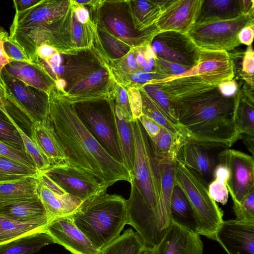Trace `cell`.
<instances>
[{
  "label": "cell",
  "mask_w": 254,
  "mask_h": 254,
  "mask_svg": "<svg viewBox=\"0 0 254 254\" xmlns=\"http://www.w3.org/2000/svg\"><path fill=\"white\" fill-rule=\"evenodd\" d=\"M49 117L71 166L107 188L119 181L132 183L126 167L111 156L79 118L73 104L54 86L49 94Z\"/></svg>",
  "instance_id": "obj_1"
},
{
  "label": "cell",
  "mask_w": 254,
  "mask_h": 254,
  "mask_svg": "<svg viewBox=\"0 0 254 254\" xmlns=\"http://www.w3.org/2000/svg\"><path fill=\"white\" fill-rule=\"evenodd\" d=\"M173 103L189 141L208 149L229 148L240 139L235 121L236 95L224 97L216 86Z\"/></svg>",
  "instance_id": "obj_2"
},
{
  "label": "cell",
  "mask_w": 254,
  "mask_h": 254,
  "mask_svg": "<svg viewBox=\"0 0 254 254\" xmlns=\"http://www.w3.org/2000/svg\"><path fill=\"white\" fill-rule=\"evenodd\" d=\"M71 216L99 251L119 237L127 224V200L104 191L83 201Z\"/></svg>",
  "instance_id": "obj_3"
},
{
  "label": "cell",
  "mask_w": 254,
  "mask_h": 254,
  "mask_svg": "<svg viewBox=\"0 0 254 254\" xmlns=\"http://www.w3.org/2000/svg\"><path fill=\"white\" fill-rule=\"evenodd\" d=\"M134 158L132 183L150 212L160 233L165 228L160 211L161 177L160 165L150 138L138 119L133 120Z\"/></svg>",
  "instance_id": "obj_4"
},
{
  "label": "cell",
  "mask_w": 254,
  "mask_h": 254,
  "mask_svg": "<svg viewBox=\"0 0 254 254\" xmlns=\"http://www.w3.org/2000/svg\"><path fill=\"white\" fill-rule=\"evenodd\" d=\"M174 168L175 183L189 202L196 233L215 240V234L224 221L223 212L210 196L204 177L176 158Z\"/></svg>",
  "instance_id": "obj_5"
},
{
  "label": "cell",
  "mask_w": 254,
  "mask_h": 254,
  "mask_svg": "<svg viewBox=\"0 0 254 254\" xmlns=\"http://www.w3.org/2000/svg\"><path fill=\"white\" fill-rule=\"evenodd\" d=\"M91 20L131 48L150 45L160 32L154 24L142 31L135 30L127 0H94L90 5Z\"/></svg>",
  "instance_id": "obj_6"
},
{
  "label": "cell",
  "mask_w": 254,
  "mask_h": 254,
  "mask_svg": "<svg viewBox=\"0 0 254 254\" xmlns=\"http://www.w3.org/2000/svg\"><path fill=\"white\" fill-rule=\"evenodd\" d=\"M73 105L88 130L111 156L125 165L114 116L108 99Z\"/></svg>",
  "instance_id": "obj_7"
},
{
  "label": "cell",
  "mask_w": 254,
  "mask_h": 254,
  "mask_svg": "<svg viewBox=\"0 0 254 254\" xmlns=\"http://www.w3.org/2000/svg\"><path fill=\"white\" fill-rule=\"evenodd\" d=\"M254 21L242 14L231 20L195 23L187 34L200 49L228 52L240 45L239 32Z\"/></svg>",
  "instance_id": "obj_8"
},
{
  "label": "cell",
  "mask_w": 254,
  "mask_h": 254,
  "mask_svg": "<svg viewBox=\"0 0 254 254\" xmlns=\"http://www.w3.org/2000/svg\"><path fill=\"white\" fill-rule=\"evenodd\" d=\"M62 60L59 65H48L38 63L55 82L65 81L64 95L74 85L103 66H108L91 49L60 52Z\"/></svg>",
  "instance_id": "obj_9"
},
{
  "label": "cell",
  "mask_w": 254,
  "mask_h": 254,
  "mask_svg": "<svg viewBox=\"0 0 254 254\" xmlns=\"http://www.w3.org/2000/svg\"><path fill=\"white\" fill-rule=\"evenodd\" d=\"M150 46L157 58L191 68L198 63L200 48L187 34L160 31Z\"/></svg>",
  "instance_id": "obj_10"
},
{
  "label": "cell",
  "mask_w": 254,
  "mask_h": 254,
  "mask_svg": "<svg viewBox=\"0 0 254 254\" xmlns=\"http://www.w3.org/2000/svg\"><path fill=\"white\" fill-rule=\"evenodd\" d=\"M219 163L225 165L229 172L226 186L232 200L240 202L254 189V159L240 150L226 149L218 155Z\"/></svg>",
  "instance_id": "obj_11"
},
{
  "label": "cell",
  "mask_w": 254,
  "mask_h": 254,
  "mask_svg": "<svg viewBox=\"0 0 254 254\" xmlns=\"http://www.w3.org/2000/svg\"><path fill=\"white\" fill-rule=\"evenodd\" d=\"M42 173L67 193L83 201L108 188L92 176L69 164L52 166Z\"/></svg>",
  "instance_id": "obj_12"
},
{
  "label": "cell",
  "mask_w": 254,
  "mask_h": 254,
  "mask_svg": "<svg viewBox=\"0 0 254 254\" xmlns=\"http://www.w3.org/2000/svg\"><path fill=\"white\" fill-rule=\"evenodd\" d=\"M2 77L6 91L11 94L25 111L32 123L49 115V97L46 92L28 85L3 69Z\"/></svg>",
  "instance_id": "obj_13"
},
{
  "label": "cell",
  "mask_w": 254,
  "mask_h": 254,
  "mask_svg": "<svg viewBox=\"0 0 254 254\" xmlns=\"http://www.w3.org/2000/svg\"><path fill=\"white\" fill-rule=\"evenodd\" d=\"M153 254H202L203 244L196 232L172 220Z\"/></svg>",
  "instance_id": "obj_14"
},
{
  "label": "cell",
  "mask_w": 254,
  "mask_h": 254,
  "mask_svg": "<svg viewBox=\"0 0 254 254\" xmlns=\"http://www.w3.org/2000/svg\"><path fill=\"white\" fill-rule=\"evenodd\" d=\"M45 231L55 243L62 245L72 254H97L99 251L76 226L71 215L52 219Z\"/></svg>",
  "instance_id": "obj_15"
},
{
  "label": "cell",
  "mask_w": 254,
  "mask_h": 254,
  "mask_svg": "<svg viewBox=\"0 0 254 254\" xmlns=\"http://www.w3.org/2000/svg\"><path fill=\"white\" fill-rule=\"evenodd\" d=\"M215 240L228 254H254V222L224 220Z\"/></svg>",
  "instance_id": "obj_16"
},
{
  "label": "cell",
  "mask_w": 254,
  "mask_h": 254,
  "mask_svg": "<svg viewBox=\"0 0 254 254\" xmlns=\"http://www.w3.org/2000/svg\"><path fill=\"white\" fill-rule=\"evenodd\" d=\"M203 0H172L156 23L160 31L187 34L196 22Z\"/></svg>",
  "instance_id": "obj_17"
},
{
  "label": "cell",
  "mask_w": 254,
  "mask_h": 254,
  "mask_svg": "<svg viewBox=\"0 0 254 254\" xmlns=\"http://www.w3.org/2000/svg\"><path fill=\"white\" fill-rule=\"evenodd\" d=\"M194 67L195 75L211 85L218 86L235 76L232 60L225 51L200 49L198 63Z\"/></svg>",
  "instance_id": "obj_18"
},
{
  "label": "cell",
  "mask_w": 254,
  "mask_h": 254,
  "mask_svg": "<svg viewBox=\"0 0 254 254\" xmlns=\"http://www.w3.org/2000/svg\"><path fill=\"white\" fill-rule=\"evenodd\" d=\"M114 82L109 67L103 66L72 87L64 95L72 104L108 99Z\"/></svg>",
  "instance_id": "obj_19"
},
{
  "label": "cell",
  "mask_w": 254,
  "mask_h": 254,
  "mask_svg": "<svg viewBox=\"0 0 254 254\" xmlns=\"http://www.w3.org/2000/svg\"><path fill=\"white\" fill-rule=\"evenodd\" d=\"M70 9V0H42L24 11L15 12L9 30L60 21L66 16Z\"/></svg>",
  "instance_id": "obj_20"
},
{
  "label": "cell",
  "mask_w": 254,
  "mask_h": 254,
  "mask_svg": "<svg viewBox=\"0 0 254 254\" xmlns=\"http://www.w3.org/2000/svg\"><path fill=\"white\" fill-rule=\"evenodd\" d=\"M30 137L48 158L52 166L68 164L49 115L45 119L31 124Z\"/></svg>",
  "instance_id": "obj_21"
},
{
  "label": "cell",
  "mask_w": 254,
  "mask_h": 254,
  "mask_svg": "<svg viewBox=\"0 0 254 254\" xmlns=\"http://www.w3.org/2000/svg\"><path fill=\"white\" fill-rule=\"evenodd\" d=\"M147 84H156L172 102L217 86L205 83L196 75L182 76L169 80H152Z\"/></svg>",
  "instance_id": "obj_22"
},
{
  "label": "cell",
  "mask_w": 254,
  "mask_h": 254,
  "mask_svg": "<svg viewBox=\"0 0 254 254\" xmlns=\"http://www.w3.org/2000/svg\"><path fill=\"white\" fill-rule=\"evenodd\" d=\"M108 100L111 107L115 121L118 138L124 160V164L132 177L134 158V139L132 121L125 117L112 93Z\"/></svg>",
  "instance_id": "obj_23"
},
{
  "label": "cell",
  "mask_w": 254,
  "mask_h": 254,
  "mask_svg": "<svg viewBox=\"0 0 254 254\" xmlns=\"http://www.w3.org/2000/svg\"><path fill=\"white\" fill-rule=\"evenodd\" d=\"M38 194L51 220L72 214L83 201L68 193L59 194L45 185L38 177Z\"/></svg>",
  "instance_id": "obj_24"
},
{
  "label": "cell",
  "mask_w": 254,
  "mask_h": 254,
  "mask_svg": "<svg viewBox=\"0 0 254 254\" xmlns=\"http://www.w3.org/2000/svg\"><path fill=\"white\" fill-rule=\"evenodd\" d=\"M3 69L25 84L48 94L54 86L53 80L37 63L14 61L5 65Z\"/></svg>",
  "instance_id": "obj_25"
},
{
  "label": "cell",
  "mask_w": 254,
  "mask_h": 254,
  "mask_svg": "<svg viewBox=\"0 0 254 254\" xmlns=\"http://www.w3.org/2000/svg\"><path fill=\"white\" fill-rule=\"evenodd\" d=\"M171 0H127L134 29L142 31L155 24Z\"/></svg>",
  "instance_id": "obj_26"
},
{
  "label": "cell",
  "mask_w": 254,
  "mask_h": 254,
  "mask_svg": "<svg viewBox=\"0 0 254 254\" xmlns=\"http://www.w3.org/2000/svg\"><path fill=\"white\" fill-rule=\"evenodd\" d=\"M176 158L202 177L212 174L216 165L214 157L203 148L186 139L182 142Z\"/></svg>",
  "instance_id": "obj_27"
},
{
  "label": "cell",
  "mask_w": 254,
  "mask_h": 254,
  "mask_svg": "<svg viewBox=\"0 0 254 254\" xmlns=\"http://www.w3.org/2000/svg\"><path fill=\"white\" fill-rule=\"evenodd\" d=\"M38 197V177L0 183V207Z\"/></svg>",
  "instance_id": "obj_28"
},
{
  "label": "cell",
  "mask_w": 254,
  "mask_h": 254,
  "mask_svg": "<svg viewBox=\"0 0 254 254\" xmlns=\"http://www.w3.org/2000/svg\"><path fill=\"white\" fill-rule=\"evenodd\" d=\"M241 15L240 0H203L195 23L231 20Z\"/></svg>",
  "instance_id": "obj_29"
},
{
  "label": "cell",
  "mask_w": 254,
  "mask_h": 254,
  "mask_svg": "<svg viewBox=\"0 0 254 254\" xmlns=\"http://www.w3.org/2000/svg\"><path fill=\"white\" fill-rule=\"evenodd\" d=\"M0 216L22 223L47 218L50 220L39 197L0 207Z\"/></svg>",
  "instance_id": "obj_30"
},
{
  "label": "cell",
  "mask_w": 254,
  "mask_h": 254,
  "mask_svg": "<svg viewBox=\"0 0 254 254\" xmlns=\"http://www.w3.org/2000/svg\"><path fill=\"white\" fill-rule=\"evenodd\" d=\"M53 243L55 241L45 229L0 245V254H31Z\"/></svg>",
  "instance_id": "obj_31"
},
{
  "label": "cell",
  "mask_w": 254,
  "mask_h": 254,
  "mask_svg": "<svg viewBox=\"0 0 254 254\" xmlns=\"http://www.w3.org/2000/svg\"><path fill=\"white\" fill-rule=\"evenodd\" d=\"M49 219L22 223L11 220L0 216V245L27 234L45 229Z\"/></svg>",
  "instance_id": "obj_32"
},
{
  "label": "cell",
  "mask_w": 254,
  "mask_h": 254,
  "mask_svg": "<svg viewBox=\"0 0 254 254\" xmlns=\"http://www.w3.org/2000/svg\"><path fill=\"white\" fill-rule=\"evenodd\" d=\"M149 138L158 161L174 160L182 142L186 139L183 135L174 134L163 127L156 136Z\"/></svg>",
  "instance_id": "obj_33"
},
{
  "label": "cell",
  "mask_w": 254,
  "mask_h": 254,
  "mask_svg": "<svg viewBox=\"0 0 254 254\" xmlns=\"http://www.w3.org/2000/svg\"><path fill=\"white\" fill-rule=\"evenodd\" d=\"M235 121L240 136H254V99L245 96L240 87L236 94Z\"/></svg>",
  "instance_id": "obj_34"
},
{
  "label": "cell",
  "mask_w": 254,
  "mask_h": 254,
  "mask_svg": "<svg viewBox=\"0 0 254 254\" xmlns=\"http://www.w3.org/2000/svg\"><path fill=\"white\" fill-rule=\"evenodd\" d=\"M170 210L172 220L196 232L195 222L189 202L176 183L171 195Z\"/></svg>",
  "instance_id": "obj_35"
},
{
  "label": "cell",
  "mask_w": 254,
  "mask_h": 254,
  "mask_svg": "<svg viewBox=\"0 0 254 254\" xmlns=\"http://www.w3.org/2000/svg\"><path fill=\"white\" fill-rule=\"evenodd\" d=\"M144 244L138 234L129 228L97 254H138Z\"/></svg>",
  "instance_id": "obj_36"
},
{
  "label": "cell",
  "mask_w": 254,
  "mask_h": 254,
  "mask_svg": "<svg viewBox=\"0 0 254 254\" xmlns=\"http://www.w3.org/2000/svg\"><path fill=\"white\" fill-rule=\"evenodd\" d=\"M41 172L0 154V183L29 177H38Z\"/></svg>",
  "instance_id": "obj_37"
},
{
  "label": "cell",
  "mask_w": 254,
  "mask_h": 254,
  "mask_svg": "<svg viewBox=\"0 0 254 254\" xmlns=\"http://www.w3.org/2000/svg\"><path fill=\"white\" fill-rule=\"evenodd\" d=\"M96 26L103 48L110 61L123 58L133 49L111 34L105 28Z\"/></svg>",
  "instance_id": "obj_38"
},
{
  "label": "cell",
  "mask_w": 254,
  "mask_h": 254,
  "mask_svg": "<svg viewBox=\"0 0 254 254\" xmlns=\"http://www.w3.org/2000/svg\"><path fill=\"white\" fill-rule=\"evenodd\" d=\"M0 140L15 149L25 151L21 136L10 119L4 102L0 104Z\"/></svg>",
  "instance_id": "obj_39"
},
{
  "label": "cell",
  "mask_w": 254,
  "mask_h": 254,
  "mask_svg": "<svg viewBox=\"0 0 254 254\" xmlns=\"http://www.w3.org/2000/svg\"><path fill=\"white\" fill-rule=\"evenodd\" d=\"M138 89L142 98L143 114L150 118L161 127L170 132L174 134H180L185 136L182 129L169 121L144 91L141 88Z\"/></svg>",
  "instance_id": "obj_40"
},
{
  "label": "cell",
  "mask_w": 254,
  "mask_h": 254,
  "mask_svg": "<svg viewBox=\"0 0 254 254\" xmlns=\"http://www.w3.org/2000/svg\"><path fill=\"white\" fill-rule=\"evenodd\" d=\"M142 89L156 106L164 113L169 121L180 127L177 120L174 104L156 84H147L140 87Z\"/></svg>",
  "instance_id": "obj_41"
},
{
  "label": "cell",
  "mask_w": 254,
  "mask_h": 254,
  "mask_svg": "<svg viewBox=\"0 0 254 254\" xmlns=\"http://www.w3.org/2000/svg\"><path fill=\"white\" fill-rule=\"evenodd\" d=\"M9 118L21 136L26 153L34 162L37 169L42 172L49 169L52 165L48 158L30 137L16 124L10 115Z\"/></svg>",
  "instance_id": "obj_42"
},
{
  "label": "cell",
  "mask_w": 254,
  "mask_h": 254,
  "mask_svg": "<svg viewBox=\"0 0 254 254\" xmlns=\"http://www.w3.org/2000/svg\"><path fill=\"white\" fill-rule=\"evenodd\" d=\"M232 201L235 219L244 222H254V189L251 190L240 202Z\"/></svg>",
  "instance_id": "obj_43"
},
{
  "label": "cell",
  "mask_w": 254,
  "mask_h": 254,
  "mask_svg": "<svg viewBox=\"0 0 254 254\" xmlns=\"http://www.w3.org/2000/svg\"><path fill=\"white\" fill-rule=\"evenodd\" d=\"M155 68L156 73L161 77V79L168 80L178 77L191 67L157 57Z\"/></svg>",
  "instance_id": "obj_44"
},
{
  "label": "cell",
  "mask_w": 254,
  "mask_h": 254,
  "mask_svg": "<svg viewBox=\"0 0 254 254\" xmlns=\"http://www.w3.org/2000/svg\"><path fill=\"white\" fill-rule=\"evenodd\" d=\"M254 52L252 45L248 46L243 58L240 72L236 79H241L254 87Z\"/></svg>",
  "instance_id": "obj_45"
},
{
  "label": "cell",
  "mask_w": 254,
  "mask_h": 254,
  "mask_svg": "<svg viewBox=\"0 0 254 254\" xmlns=\"http://www.w3.org/2000/svg\"><path fill=\"white\" fill-rule=\"evenodd\" d=\"M0 154L31 168H36L25 151L17 150L0 140Z\"/></svg>",
  "instance_id": "obj_46"
},
{
  "label": "cell",
  "mask_w": 254,
  "mask_h": 254,
  "mask_svg": "<svg viewBox=\"0 0 254 254\" xmlns=\"http://www.w3.org/2000/svg\"><path fill=\"white\" fill-rule=\"evenodd\" d=\"M208 190L210 196L214 201L222 205L227 203L229 191L225 182L219 178H214L208 186Z\"/></svg>",
  "instance_id": "obj_47"
},
{
  "label": "cell",
  "mask_w": 254,
  "mask_h": 254,
  "mask_svg": "<svg viewBox=\"0 0 254 254\" xmlns=\"http://www.w3.org/2000/svg\"><path fill=\"white\" fill-rule=\"evenodd\" d=\"M133 120L138 119L142 113L141 95L138 88L129 87L126 89Z\"/></svg>",
  "instance_id": "obj_48"
},
{
  "label": "cell",
  "mask_w": 254,
  "mask_h": 254,
  "mask_svg": "<svg viewBox=\"0 0 254 254\" xmlns=\"http://www.w3.org/2000/svg\"><path fill=\"white\" fill-rule=\"evenodd\" d=\"M112 93L125 117L130 120H133L126 89L114 81Z\"/></svg>",
  "instance_id": "obj_49"
},
{
  "label": "cell",
  "mask_w": 254,
  "mask_h": 254,
  "mask_svg": "<svg viewBox=\"0 0 254 254\" xmlns=\"http://www.w3.org/2000/svg\"><path fill=\"white\" fill-rule=\"evenodd\" d=\"M3 47L6 55L14 61L31 62L22 50L10 39L9 36L5 38Z\"/></svg>",
  "instance_id": "obj_50"
},
{
  "label": "cell",
  "mask_w": 254,
  "mask_h": 254,
  "mask_svg": "<svg viewBox=\"0 0 254 254\" xmlns=\"http://www.w3.org/2000/svg\"><path fill=\"white\" fill-rule=\"evenodd\" d=\"M9 36L7 31L0 27V87L6 91L4 83L2 77V71L5 65L14 60L6 55L4 50L3 42L5 38Z\"/></svg>",
  "instance_id": "obj_51"
},
{
  "label": "cell",
  "mask_w": 254,
  "mask_h": 254,
  "mask_svg": "<svg viewBox=\"0 0 254 254\" xmlns=\"http://www.w3.org/2000/svg\"><path fill=\"white\" fill-rule=\"evenodd\" d=\"M138 120L149 138L156 136L162 127L152 119L143 114Z\"/></svg>",
  "instance_id": "obj_52"
},
{
  "label": "cell",
  "mask_w": 254,
  "mask_h": 254,
  "mask_svg": "<svg viewBox=\"0 0 254 254\" xmlns=\"http://www.w3.org/2000/svg\"><path fill=\"white\" fill-rule=\"evenodd\" d=\"M242 83H238L234 78L231 80L223 82L218 85V88L221 94L224 97L234 96Z\"/></svg>",
  "instance_id": "obj_53"
},
{
  "label": "cell",
  "mask_w": 254,
  "mask_h": 254,
  "mask_svg": "<svg viewBox=\"0 0 254 254\" xmlns=\"http://www.w3.org/2000/svg\"><path fill=\"white\" fill-rule=\"evenodd\" d=\"M70 5L77 20L80 23L85 24L90 20V12L86 6L78 5L74 0H70Z\"/></svg>",
  "instance_id": "obj_54"
},
{
  "label": "cell",
  "mask_w": 254,
  "mask_h": 254,
  "mask_svg": "<svg viewBox=\"0 0 254 254\" xmlns=\"http://www.w3.org/2000/svg\"><path fill=\"white\" fill-rule=\"evenodd\" d=\"M238 36L241 44L248 46L252 45L254 36V23L244 27L239 32Z\"/></svg>",
  "instance_id": "obj_55"
},
{
  "label": "cell",
  "mask_w": 254,
  "mask_h": 254,
  "mask_svg": "<svg viewBox=\"0 0 254 254\" xmlns=\"http://www.w3.org/2000/svg\"><path fill=\"white\" fill-rule=\"evenodd\" d=\"M42 0H15L13 1L15 12L24 11L37 5Z\"/></svg>",
  "instance_id": "obj_56"
},
{
  "label": "cell",
  "mask_w": 254,
  "mask_h": 254,
  "mask_svg": "<svg viewBox=\"0 0 254 254\" xmlns=\"http://www.w3.org/2000/svg\"><path fill=\"white\" fill-rule=\"evenodd\" d=\"M58 52V51L54 47L48 45L44 44L40 46L37 48L36 55L37 56V59H40L45 60L51 57Z\"/></svg>",
  "instance_id": "obj_57"
},
{
  "label": "cell",
  "mask_w": 254,
  "mask_h": 254,
  "mask_svg": "<svg viewBox=\"0 0 254 254\" xmlns=\"http://www.w3.org/2000/svg\"><path fill=\"white\" fill-rule=\"evenodd\" d=\"M212 174L214 178H219L226 183H227L229 177L228 168L225 165L221 163L216 164Z\"/></svg>",
  "instance_id": "obj_58"
},
{
  "label": "cell",
  "mask_w": 254,
  "mask_h": 254,
  "mask_svg": "<svg viewBox=\"0 0 254 254\" xmlns=\"http://www.w3.org/2000/svg\"><path fill=\"white\" fill-rule=\"evenodd\" d=\"M241 14L254 17V7L253 0H240Z\"/></svg>",
  "instance_id": "obj_59"
},
{
  "label": "cell",
  "mask_w": 254,
  "mask_h": 254,
  "mask_svg": "<svg viewBox=\"0 0 254 254\" xmlns=\"http://www.w3.org/2000/svg\"><path fill=\"white\" fill-rule=\"evenodd\" d=\"M240 139H242L249 151L254 156V136L248 135H241Z\"/></svg>",
  "instance_id": "obj_60"
},
{
  "label": "cell",
  "mask_w": 254,
  "mask_h": 254,
  "mask_svg": "<svg viewBox=\"0 0 254 254\" xmlns=\"http://www.w3.org/2000/svg\"><path fill=\"white\" fill-rule=\"evenodd\" d=\"M138 254H153L152 248L144 245Z\"/></svg>",
  "instance_id": "obj_61"
},
{
  "label": "cell",
  "mask_w": 254,
  "mask_h": 254,
  "mask_svg": "<svg viewBox=\"0 0 254 254\" xmlns=\"http://www.w3.org/2000/svg\"><path fill=\"white\" fill-rule=\"evenodd\" d=\"M6 97V91L0 87V104H3Z\"/></svg>",
  "instance_id": "obj_62"
}]
</instances>
